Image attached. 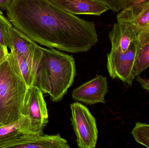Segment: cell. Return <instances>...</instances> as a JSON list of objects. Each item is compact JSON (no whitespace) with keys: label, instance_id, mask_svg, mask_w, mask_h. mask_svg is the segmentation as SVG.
Returning a JSON list of instances; mask_svg holds the SVG:
<instances>
[{"label":"cell","instance_id":"19","mask_svg":"<svg viewBox=\"0 0 149 148\" xmlns=\"http://www.w3.org/2000/svg\"><path fill=\"white\" fill-rule=\"evenodd\" d=\"M8 47L0 44V65L7 59L9 52Z\"/></svg>","mask_w":149,"mask_h":148},{"label":"cell","instance_id":"1","mask_svg":"<svg viewBox=\"0 0 149 148\" xmlns=\"http://www.w3.org/2000/svg\"><path fill=\"white\" fill-rule=\"evenodd\" d=\"M6 10L15 28L50 48L83 53L98 42L94 22L70 14L48 0H12Z\"/></svg>","mask_w":149,"mask_h":148},{"label":"cell","instance_id":"20","mask_svg":"<svg viewBox=\"0 0 149 148\" xmlns=\"http://www.w3.org/2000/svg\"><path fill=\"white\" fill-rule=\"evenodd\" d=\"M136 76V81L140 83L142 87L149 92V80L142 78L139 76Z\"/></svg>","mask_w":149,"mask_h":148},{"label":"cell","instance_id":"17","mask_svg":"<svg viewBox=\"0 0 149 148\" xmlns=\"http://www.w3.org/2000/svg\"><path fill=\"white\" fill-rule=\"evenodd\" d=\"M9 20L4 16L0 10V44L8 47L7 35L10 28L12 27Z\"/></svg>","mask_w":149,"mask_h":148},{"label":"cell","instance_id":"14","mask_svg":"<svg viewBox=\"0 0 149 148\" xmlns=\"http://www.w3.org/2000/svg\"><path fill=\"white\" fill-rule=\"evenodd\" d=\"M119 10L117 21H128L149 5V0H117Z\"/></svg>","mask_w":149,"mask_h":148},{"label":"cell","instance_id":"12","mask_svg":"<svg viewBox=\"0 0 149 148\" xmlns=\"http://www.w3.org/2000/svg\"><path fill=\"white\" fill-rule=\"evenodd\" d=\"M135 76H139L149 67V27L137 35Z\"/></svg>","mask_w":149,"mask_h":148},{"label":"cell","instance_id":"16","mask_svg":"<svg viewBox=\"0 0 149 148\" xmlns=\"http://www.w3.org/2000/svg\"><path fill=\"white\" fill-rule=\"evenodd\" d=\"M131 134L137 143L149 148V124L136 123Z\"/></svg>","mask_w":149,"mask_h":148},{"label":"cell","instance_id":"8","mask_svg":"<svg viewBox=\"0 0 149 148\" xmlns=\"http://www.w3.org/2000/svg\"><path fill=\"white\" fill-rule=\"evenodd\" d=\"M108 92L107 77L99 75L74 89L72 97L76 101L88 105L105 103V96Z\"/></svg>","mask_w":149,"mask_h":148},{"label":"cell","instance_id":"2","mask_svg":"<svg viewBox=\"0 0 149 148\" xmlns=\"http://www.w3.org/2000/svg\"><path fill=\"white\" fill-rule=\"evenodd\" d=\"M76 75L75 61L70 55L54 48H42L34 85L51 100L62 101L71 87Z\"/></svg>","mask_w":149,"mask_h":148},{"label":"cell","instance_id":"18","mask_svg":"<svg viewBox=\"0 0 149 148\" xmlns=\"http://www.w3.org/2000/svg\"><path fill=\"white\" fill-rule=\"evenodd\" d=\"M109 7L110 10L114 12H118L120 11L117 0H98Z\"/></svg>","mask_w":149,"mask_h":148},{"label":"cell","instance_id":"10","mask_svg":"<svg viewBox=\"0 0 149 148\" xmlns=\"http://www.w3.org/2000/svg\"><path fill=\"white\" fill-rule=\"evenodd\" d=\"M137 35L132 28L117 21L114 24L109 35L112 46L111 50L124 53L132 43L136 41Z\"/></svg>","mask_w":149,"mask_h":148},{"label":"cell","instance_id":"7","mask_svg":"<svg viewBox=\"0 0 149 148\" xmlns=\"http://www.w3.org/2000/svg\"><path fill=\"white\" fill-rule=\"evenodd\" d=\"M28 116L0 128V148H13L27 143L31 136L39 134Z\"/></svg>","mask_w":149,"mask_h":148},{"label":"cell","instance_id":"3","mask_svg":"<svg viewBox=\"0 0 149 148\" xmlns=\"http://www.w3.org/2000/svg\"><path fill=\"white\" fill-rule=\"evenodd\" d=\"M29 87L21 71L16 53L10 50L0 65V122L8 125L19 120Z\"/></svg>","mask_w":149,"mask_h":148},{"label":"cell","instance_id":"22","mask_svg":"<svg viewBox=\"0 0 149 148\" xmlns=\"http://www.w3.org/2000/svg\"><path fill=\"white\" fill-rule=\"evenodd\" d=\"M4 126V124H3V123H1V122H0V128L1 127H3V126Z\"/></svg>","mask_w":149,"mask_h":148},{"label":"cell","instance_id":"21","mask_svg":"<svg viewBox=\"0 0 149 148\" xmlns=\"http://www.w3.org/2000/svg\"><path fill=\"white\" fill-rule=\"evenodd\" d=\"M12 0H0V8L7 10L9 7Z\"/></svg>","mask_w":149,"mask_h":148},{"label":"cell","instance_id":"15","mask_svg":"<svg viewBox=\"0 0 149 148\" xmlns=\"http://www.w3.org/2000/svg\"><path fill=\"white\" fill-rule=\"evenodd\" d=\"M122 23L132 28L138 34L149 27V5L130 21Z\"/></svg>","mask_w":149,"mask_h":148},{"label":"cell","instance_id":"13","mask_svg":"<svg viewBox=\"0 0 149 148\" xmlns=\"http://www.w3.org/2000/svg\"><path fill=\"white\" fill-rule=\"evenodd\" d=\"M37 43L15 27L10 28L7 35L8 47L21 54H29Z\"/></svg>","mask_w":149,"mask_h":148},{"label":"cell","instance_id":"9","mask_svg":"<svg viewBox=\"0 0 149 148\" xmlns=\"http://www.w3.org/2000/svg\"><path fill=\"white\" fill-rule=\"evenodd\" d=\"M59 8L74 15L100 16L110 10L98 0H48Z\"/></svg>","mask_w":149,"mask_h":148},{"label":"cell","instance_id":"5","mask_svg":"<svg viewBox=\"0 0 149 148\" xmlns=\"http://www.w3.org/2000/svg\"><path fill=\"white\" fill-rule=\"evenodd\" d=\"M136 41L124 53L111 50L107 56V67L113 79L118 78L130 86L134 79L136 57Z\"/></svg>","mask_w":149,"mask_h":148},{"label":"cell","instance_id":"11","mask_svg":"<svg viewBox=\"0 0 149 148\" xmlns=\"http://www.w3.org/2000/svg\"><path fill=\"white\" fill-rule=\"evenodd\" d=\"M42 48L37 44L27 55L21 54L15 51L21 71L29 87L34 85L38 65L42 54Z\"/></svg>","mask_w":149,"mask_h":148},{"label":"cell","instance_id":"4","mask_svg":"<svg viewBox=\"0 0 149 148\" xmlns=\"http://www.w3.org/2000/svg\"><path fill=\"white\" fill-rule=\"evenodd\" d=\"M72 123L79 148H94L98 140L96 120L89 109L83 104H71Z\"/></svg>","mask_w":149,"mask_h":148},{"label":"cell","instance_id":"6","mask_svg":"<svg viewBox=\"0 0 149 148\" xmlns=\"http://www.w3.org/2000/svg\"><path fill=\"white\" fill-rule=\"evenodd\" d=\"M22 115L28 116L38 132L44 134L43 129L49 122V115L43 93L37 86L29 87Z\"/></svg>","mask_w":149,"mask_h":148}]
</instances>
